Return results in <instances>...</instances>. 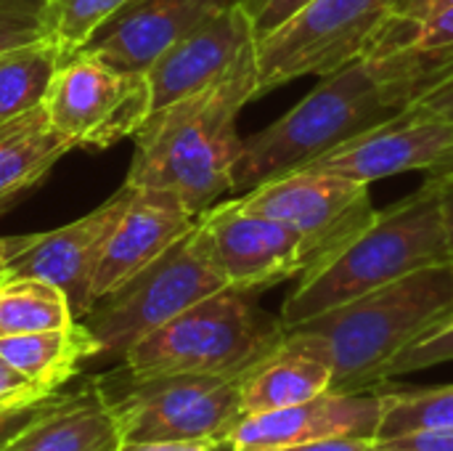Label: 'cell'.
<instances>
[{
    "label": "cell",
    "instance_id": "cell-1",
    "mask_svg": "<svg viewBox=\"0 0 453 451\" xmlns=\"http://www.w3.org/2000/svg\"><path fill=\"white\" fill-rule=\"evenodd\" d=\"M257 98L255 43L215 82L151 112L138 128L125 183L175 194L194 215L234 194L239 112Z\"/></svg>",
    "mask_w": 453,
    "mask_h": 451
},
{
    "label": "cell",
    "instance_id": "cell-2",
    "mask_svg": "<svg viewBox=\"0 0 453 451\" xmlns=\"http://www.w3.org/2000/svg\"><path fill=\"white\" fill-rule=\"evenodd\" d=\"M453 316V260L419 268L393 284L324 311L292 330L332 367V391L361 393L388 383L390 364Z\"/></svg>",
    "mask_w": 453,
    "mask_h": 451
},
{
    "label": "cell",
    "instance_id": "cell-3",
    "mask_svg": "<svg viewBox=\"0 0 453 451\" xmlns=\"http://www.w3.org/2000/svg\"><path fill=\"white\" fill-rule=\"evenodd\" d=\"M446 260H453V250L443 229L438 189L427 178L406 199L377 210L374 221L332 260L303 274L279 319L292 330L329 308Z\"/></svg>",
    "mask_w": 453,
    "mask_h": 451
},
{
    "label": "cell",
    "instance_id": "cell-4",
    "mask_svg": "<svg viewBox=\"0 0 453 451\" xmlns=\"http://www.w3.org/2000/svg\"><path fill=\"white\" fill-rule=\"evenodd\" d=\"M395 114L364 58L324 74L297 106L242 141L234 167V197L271 178L303 170Z\"/></svg>",
    "mask_w": 453,
    "mask_h": 451
},
{
    "label": "cell",
    "instance_id": "cell-5",
    "mask_svg": "<svg viewBox=\"0 0 453 451\" xmlns=\"http://www.w3.org/2000/svg\"><path fill=\"white\" fill-rule=\"evenodd\" d=\"M287 327L252 292L218 290L135 343L125 362L133 380L165 375L242 377L281 346Z\"/></svg>",
    "mask_w": 453,
    "mask_h": 451
},
{
    "label": "cell",
    "instance_id": "cell-6",
    "mask_svg": "<svg viewBox=\"0 0 453 451\" xmlns=\"http://www.w3.org/2000/svg\"><path fill=\"white\" fill-rule=\"evenodd\" d=\"M218 290H226V282L194 223L157 260L96 300L80 322L96 338L101 356L125 359L146 335Z\"/></svg>",
    "mask_w": 453,
    "mask_h": 451
},
{
    "label": "cell",
    "instance_id": "cell-7",
    "mask_svg": "<svg viewBox=\"0 0 453 451\" xmlns=\"http://www.w3.org/2000/svg\"><path fill=\"white\" fill-rule=\"evenodd\" d=\"M393 0H313L255 40L257 98L305 74H332L369 53Z\"/></svg>",
    "mask_w": 453,
    "mask_h": 451
},
{
    "label": "cell",
    "instance_id": "cell-8",
    "mask_svg": "<svg viewBox=\"0 0 453 451\" xmlns=\"http://www.w3.org/2000/svg\"><path fill=\"white\" fill-rule=\"evenodd\" d=\"M239 380L215 375L127 377L117 396H106L117 412L119 436L127 444L215 441L223 447L228 431L242 417Z\"/></svg>",
    "mask_w": 453,
    "mask_h": 451
},
{
    "label": "cell",
    "instance_id": "cell-9",
    "mask_svg": "<svg viewBox=\"0 0 453 451\" xmlns=\"http://www.w3.org/2000/svg\"><path fill=\"white\" fill-rule=\"evenodd\" d=\"M42 106L72 149H106L138 133L151 114V93L146 74L114 69L82 51L56 69Z\"/></svg>",
    "mask_w": 453,
    "mask_h": 451
},
{
    "label": "cell",
    "instance_id": "cell-10",
    "mask_svg": "<svg viewBox=\"0 0 453 451\" xmlns=\"http://www.w3.org/2000/svg\"><path fill=\"white\" fill-rule=\"evenodd\" d=\"M236 199L247 210L297 229L311 247L308 271L332 260L377 215L369 183L324 170H295L236 194Z\"/></svg>",
    "mask_w": 453,
    "mask_h": 451
},
{
    "label": "cell",
    "instance_id": "cell-11",
    "mask_svg": "<svg viewBox=\"0 0 453 451\" xmlns=\"http://www.w3.org/2000/svg\"><path fill=\"white\" fill-rule=\"evenodd\" d=\"M196 229L231 290L255 295L311 268V247L297 229L242 207L236 197L199 213Z\"/></svg>",
    "mask_w": 453,
    "mask_h": 451
},
{
    "label": "cell",
    "instance_id": "cell-12",
    "mask_svg": "<svg viewBox=\"0 0 453 451\" xmlns=\"http://www.w3.org/2000/svg\"><path fill=\"white\" fill-rule=\"evenodd\" d=\"M127 199L130 186L125 183L104 205L61 229L5 237L0 274L37 276L56 284L69 298L74 316L82 319L93 308V279Z\"/></svg>",
    "mask_w": 453,
    "mask_h": 451
},
{
    "label": "cell",
    "instance_id": "cell-13",
    "mask_svg": "<svg viewBox=\"0 0 453 451\" xmlns=\"http://www.w3.org/2000/svg\"><path fill=\"white\" fill-rule=\"evenodd\" d=\"M303 170L340 173L369 186L411 170L443 175L453 170V122L398 112L393 120L313 159Z\"/></svg>",
    "mask_w": 453,
    "mask_h": 451
},
{
    "label": "cell",
    "instance_id": "cell-14",
    "mask_svg": "<svg viewBox=\"0 0 453 451\" xmlns=\"http://www.w3.org/2000/svg\"><path fill=\"white\" fill-rule=\"evenodd\" d=\"M382 385L361 393L326 391L311 401L242 415L228 431L223 447L231 451H276L329 439L374 441L382 420Z\"/></svg>",
    "mask_w": 453,
    "mask_h": 451
},
{
    "label": "cell",
    "instance_id": "cell-15",
    "mask_svg": "<svg viewBox=\"0 0 453 451\" xmlns=\"http://www.w3.org/2000/svg\"><path fill=\"white\" fill-rule=\"evenodd\" d=\"M244 0H130L88 43L98 61L146 74V69L180 37L215 13Z\"/></svg>",
    "mask_w": 453,
    "mask_h": 451
},
{
    "label": "cell",
    "instance_id": "cell-16",
    "mask_svg": "<svg viewBox=\"0 0 453 451\" xmlns=\"http://www.w3.org/2000/svg\"><path fill=\"white\" fill-rule=\"evenodd\" d=\"M252 43L255 29L242 3L191 29L146 69L151 112L223 77Z\"/></svg>",
    "mask_w": 453,
    "mask_h": 451
},
{
    "label": "cell",
    "instance_id": "cell-17",
    "mask_svg": "<svg viewBox=\"0 0 453 451\" xmlns=\"http://www.w3.org/2000/svg\"><path fill=\"white\" fill-rule=\"evenodd\" d=\"M194 223L196 215L175 194L130 186V199L106 242L93 279V303L157 260L167 247L188 234Z\"/></svg>",
    "mask_w": 453,
    "mask_h": 451
},
{
    "label": "cell",
    "instance_id": "cell-18",
    "mask_svg": "<svg viewBox=\"0 0 453 451\" xmlns=\"http://www.w3.org/2000/svg\"><path fill=\"white\" fill-rule=\"evenodd\" d=\"M117 412L101 383L80 393H56L50 407L0 451H117Z\"/></svg>",
    "mask_w": 453,
    "mask_h": 451
},
{
    "label": "cell",
    "instance_id": "cell-19",
    "mask_svg": "<svg viewBox=\"0 0 453 451\" xmlns=\"http://www.w3.org/2000/svg\"><path fill=\"white\" fill-rule=\"evenodd\" d=\"M326 391H332V367L297 330H287L281 346L239 380L242 415L295 407Z\"/></svg>",
    "mask_w": 453,
    "mask_h": 451
},
{
    "label": "cell",
    "instance_id": "cell-20",
    "mask_svg": "<svg viewBox=\"0 0 453 451\" xmlns=\"http://www.w3.org/2000/svg\"><path fill=\"white\" fill-rule=\"evenodd\" d=\"M72 146L50 128L45 106L0 125V213L48 175Z\"/></svg>",
    "mask_w": 453,
    "mask_h": 451
},
{
    "label": "cell",
    "instance_id": "cell-21",
    "mask_svg": "<svg viewBox=\"0 0 453 451\" xmlns=\"http://www.w3.org/2000/svg\"><path fill=\"white\" fill-rule=\"evenodd\" d=\"M0 356L45 393H58L80 364L101 356L90 330L77 319L69 327L0 338Z\"/></svg>",
    "mask_w": 453,
    "mask_h": 451
},
{
    "label": "cell",
    "instance_id": "cell-22",
    "mask_svg": "<svg viewBox=\"0 0 453 451\" xmlns=\"http://www.w3.org/2000/svg\"><path fill=\"white\" fill-rule=\"evenodd\" d=\"M77 322L69 298L50 282L0 274V338L58 330Z\"/></svg>",
    "mask_w": 453,
    "mask_h": 451
},
{
    "label": "cell",
    "instance_id": "cell-23",
    "mask_svg": "<svg viewBox=\"0 0 453 451\" xmlns=\"http://www.w3.org/2000/svg\"><path fill=\"white\" fill-rule=\"evenodd\" d=\"M64 64L50 40H35L0 53V125L42 106L56 69Z\"/></svg>",
    "mask_w": 453,
    "mask_h": 451
},
{
    "label": "cell",
    "instance_id": "cell-24",
    "mask_svg": "<svg viewBox=\"0 0 453 451\" xmlns=\"http://www.w3.org/2000/svg\"><path fill=\"white\" fill-rule=\"evenodd\" d=\"M382 420L374 444L409 433L453 428V385L390 388L382 391Z\"/></svg>",
    "mask_w": 453,
    "mask_h": 451
},
{
    "label": "cell",
    "instance_id": "cell-25",
    "mask_svg": "<svg viewBox=\"0 0 453 451\" xmlns=\"http://www.w3.org/2000/svg\"><path fill=\"white\" fill-rule=\"evenodd\" d=\"M130 0H48L45 37L61 51L64 61L82 53L98 29Z\"/></svg>",
    "mask_w": 453,
    "mask_h": 451
},
{
    "label": "cell",
    "instance_id": "cell-26",
    "mask_svg": "<svg viewBox=\"0 0 453 451\" xmlns=\"http://www.w3.org/2000/svg\"><path fill=\"white\" fill-rule=\"evenodd\" d=\"M446 8H453V0H393L388 19L380 29L374 45L369 48V53L403 45L406 40H411L417 35V29L422 24H427L433 16L443 13Z\"/></svg>",
    "mask_w": 453,
    "mask_h": 451
},
{
    "label": "cell",
    "instance_id": "cell-27",
    "mask_svg": "<svg viewBox=\"0 0 453 451\" xmlns=\"http://www.w3.org/2000/svg\"><path fill=\"white\" fill-rule=\"evenodd\" d=\"M48 0H0V53L45 37Z\"/></svg>",
    "mask_w": 453,
    "mask_h": 451
},
{
    "label": "cell",
    "instance_id": "cell-28",
    "mask_svg": "<svg viewBox=\"0 0 453 451\" xmlns=\"http://www.w3.org/2000/svg\"><path fill=\"white\" fill-rule=\"evenodd\" d=\"M453 362V324L441 327L438 332L422 338L419 343L409 346L388 369V380L395 375H411L419 369H430L438 364Z\"/></svg>",
    "mask_w": 453,
    "mask_h": 451
},
{
    "label": "cell",
    "instance_id": "cell-29",
    "mask_svg": "<svg viewBox=\"0 0 453 451\" xmlns=\"http://www.w3.org/2000/svg\"><path fill=\"white\" fill-rule=\"evenodd\" d=\"M313 0H244V11L252 21L255 29V40L276 32L279 27H284L289 19H295L305 5H311Z\"/></svg>",
    "mask_w": 453,
    "mask_h": 451
},
{
    "label": "cell",
    "instance_id": "cell-30",
    "mask_svg": "<svg viewBox=\"0 0 453 451\" xmlns=\"http://www.w3.org/2000/svg\"><path fill=\"white\" fill-rule=\"evenodd\" d=\"M48 396H53V393H45L42 388H37L32 380H27L16 367H11L0 356V409L19 407V404H35Z\"/></svg>",
    "mask_w": 453,
    "mask_h": 451
},
{
    "label": "cell",
    "instance_id": "cell-31",
    "mask_svg": "<svg viewBox=\"0 0 453 451\" xmlns=\"http://www.w3.org/2000/svg\"><path fill=\"white\" fill-rule=\"evenodd\" d=\"M53 399H56V393L48 396V399H40V401H35V404H19V407H5V409H0V449L8 447L29 423H35V420L50 407Z\"/></svg>",
    "mask_w": 453,
    "mask_h": 451
},
{
    "label": "cell",
    "instance_id": "cell-32",
    "mask_svg": "<svg viewBox=\"0 0 453 451\" xmlns=\"http://www.w3.org/2000/svg\"><path fill=\"white\" fill-rule=\"evenodd\" d=\"M380 447L401 451H453V428L446 431H425V433H409L390 441H382Z\"/></svg>",
    "mask_w": 453,
    "mask_h": 451
},
{
    "label": "cell",
    "instance_id": "cell-33",
    "mask_svg": "<svg viewBox=\"0 0 453 451\" xmlns=\"http://www.w3.org/2000/svg\"><path fill=\"white\" fill-rule=\"evenodd\" d=\"M403 112H411V114H419V117H441V120L453 122V77L449 82H443L438 90H433L430 96L411 104Z\"/></svg>",
    "mask_w": 453,
    "mask_h": 451
},
{
    "label": "cell",
    "instance_id": "cell-34",
    "mask_svg": "<svg viewBox=\"0 0 453 451\" xmlns=\"http://www.w3.org/2000/svg\"><path fill=\"white\" fill-rule=\"evenodd\" d=\"M406 43L414 45H441V43H453V8H446L443 13L433 16L427 24L417 29V35Z\"/></svg>",
    "mask_w": 453,
    "mask_h": 451
},
{
    "label": "cell",
    "instance_id": "cell-35",
    "mask_svg": "<svg viewBox=\"0 0 453 451\" xmlns=\"http://www.w3.org/2000/svg\"><path fill=\"white\" fill-rule=\"evenodd\" d=\"M215 441H151V444H127L122 441L117 451H218Z\"/></svg>",
    "mask_w": 453,
    "mask_h": 451
},
{
    "label": "cell",
    "instance_id": "cell-36",
    "mask_svg": "<svg viewBox=\"0 0 453 451\" xmlns=\"http://www.w3.org/2000/svg\"><path fill=\"white\" fill-rule=\"evenodd\" d=\"M441 197V215H443V229H446V239L453 250V170L443 175H427Z\"/></svg>",
    "mask_w": 453,
    "mask_h": 451
},
{
    "label": "cell",
    "instance_id": "cell-37",
    "mask_svg": "<svg viewBox=\"0 0 453 451\" xmlns=\"http://www.w3.org/2000/svg\"><path fill=\"white\" fill-rule=\"evenodd\" d=\"M374 441L364 439H329V441H316V444H300V447H287L276 451H366Z\"/></svg>",
    "mask_w": 453,
    "mask_h": 451
},
{
    "label": "cell",
    "instance_id": "cell-38",
    "mask_svg": "<svg viewBox=\"0 0 453 451\" xmlns=\"http://www.w3.org/2000/svg\"><path fill=\"white\" fill-rule=\"evenodd\" d=\"M366 451H401V449H388V447H380V444H372Z\"/></svg>",
    "mask_w": 453,
    "mask_h": 451
},
{
    "label": "cell",
    "instance_id": "cell-39",
    "mask_svg": "<svg viewBox=\"0 0 453 451\" xmlns=\"http://www.w3.org/2000/svg\"><path fill=\"white\" fill-rule=\"evenodd\" d=\"M0 268H3V239H0Z\"/></svg>",
    "mask_w": 453,
    "mask_h": 451
},
{
    "label": "cell",
    "instance_id": "cell-40",
    "mask_svg": "<svg viewBox=\"0 0 453 451\" xmlns=\"http://www.w3.org/2000/svg\"><path fill=\"white\" fill-rule=\"evenodd\" d=\"M449 324H453V316H451V322H449Z\"/></svg>",
    "mask_w": 453,
    "mask_h": 451
}]
</instances>
